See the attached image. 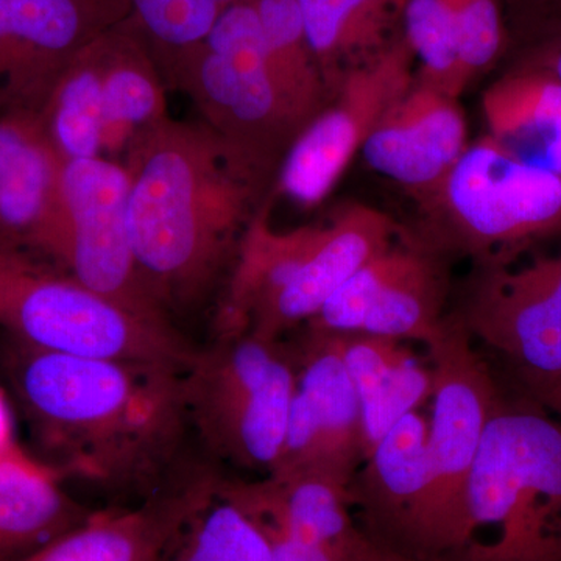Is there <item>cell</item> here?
I'll return each mask as SVG.
<instances>
[{
	"label": "cell",
	"instance_id": "5",
	"mask_svg": "<svg viewBox=\"0 0 561 561\" xmlns=\"http://www.w3.org/2000/svg\"><path fill=\"white\" fill-rule=\"evenodd\" d=\"M434 393L427 430V483L405 553L446 559L470 551L474 529L468 486L497 394L486 365L457 313L427 345Z\"/></svg>",
	"mask_w": 561,
	"mask_h": 561
},
{
	"label": "cell",
	"instance_id": "20",
	"mask_svg": "<svg viewBox=\"0 0 561 561\" xmlns=\"http://www.w3.org/2000/svg\"><path fill=\"white\" fill-rule=\"evenodd\" d=\"M220 493L251 516L279 524L346 561H370L371 541L351 518L350 486L309 472L220 482Z\"/></svg>",
	"mask_w": 561,
	"mask_h": 561
},
{
	"label": "cell",
	"instance_id": "3",
	"mask_svg": "<svg viewBox=\"0 0 561 561\" xmlns=\"http://www.w3.org/2000/svg\"><path fill=\"white\" fill-rule=\"evenodd\" d=\"M154 57L173 87L190 95L205 124L265 190L302 128L268 70L253 3L225 10L197 46Z\"/></svg>",
	"mask_w": 561,
	"mask_h": 561
},
{
	"label": "cell",
	"instance_id": "16",
	"mask_svg": "<svg viewBox=\"0 0 561 561\" xmlns=\"http://www.w3.org/2000/svg\"><path fill=\"white\" fill-rule=\"evenodd\" d=\"M220 482L198 472L130 511L91 513L22 561H164L184 527L216 497Z\"/></svg>",
	"mask_w": 561,
	"mask_h": 561
},
{
	"label": "cell",
	"instance_id": "22",
	"mask_svg": "<svg viewBox=\"0 0 561 561\" xmlns=\"http://www.w3.org/2000/svg\"><path fill=\"white\" fill-rule=\"evenodd\" d=\"M486 136L513 158L561 176V81L512 61L482 95Z\"/></svg>",
	"mask_w": 561,
	"mask_h": 561
},
{
	"label": "cell",
	"instance_id": "34",
	"mask_svg": "<svg viewBox=\"0 0 561 561\" xmlns=\"http://www.w3.org/2000/svg\"><path fill=\"white\" fill-rule=\"evenodd\" d=\"M513 61L548 70L561 81V21L515 47Z\"/></svg>",
	"mask_w": 561,
	"mask_h": 561
},
{
	"label": "cell",
	"instance_id": "29",
	"mask_svg": "<svg viewBox=\"0 0 561 561\" xmlns=\"http://www.w3.org/2000/svg\"><path fill=\"white\" fill-rule=\"evenodd\" d=\"M164 561H272L253 519L217 491L184 527Z\"/></svg>",
	"mask_w": 561,
	"mask_h": 561
},
{
	"label": "cell",
	"instance_id": "30",
	"mask_svg": "<svg viewBox=\"0 0 561 561\" xmlns=\"http://www.w3.org/2000/svg\"><path fill=\"white\" fill-rule=\"evenodd\" d=\"M402 36L419 66L421 83L456 99L470 87L448 0H405Z\"/></svg>",
	"mask_w": 561,
	"mask_h": 561
},
{
	"label": "cell",
	"instance_id": "23",
	"mask_svg": "<svg viewBox=\"0 0 561 561\" xmlns=\"http://www.w3.org/2000/svg\"><path fill=\"white\" fill-rule=\"evenodd\" d=\"M334 334L359 398L370 454L398 421L431 400L434 373L404 341L362 332Z\"/></svg>",
	"mask_w": 561,
	"mask_h": 561
},
{
	"label": "cell",
	"instance_id": "10",
	"mask_svg": "<svg viewBox=\"0 0 561 561\" xmlns=\"http://www.w3.org/2000/svg\"><path fill=\"white\" fill-rule=\"evenodd\" d=\"M415 68L401 36L379 57L346 72L284 157L276 179L280 194L306 208L323 202L382 117L411 90Z\"/></svg>",
	"mask_w": 561,
	"mask_h": 561
},
{
	"label": "cell",
	"instance_id": "31",
	"mask_svg": "<svg viewBox=\"0 0 561 561\" xmlns=\"http://www.w3.org/2000/svg\"><path fill=\"white\" fill-rule=\"evenodd\" d=\"M251 0H128L154 54L168 55L203 43L225 10Z\"/></svg>",
	"mask_w": 561,
	"mask_h": 561
},
{
	"label": "cell",
	"instance_id": "24",
	"mask_svg": "<svg viewBox=\"0 0 561 561\" xmlns=\"http://www.w3.org/2000/svg\"><path fill=\"white\" fill-rule=\"evenodd\" d=\"M102 157H124L146 128L168 119L164 87L149 39L135 21L103 32Z\"/></svg>",
	"mask_w": 561,
	"mask_h": 561
},
{
	"label": "cell",
	"instance_id": "15",
	"mask_svg": "<svg viewBox=\"0 0 561 561\" xmlns=\"http://www.w3.org/2000/svg\"><path fill=\"white\" fill-rule=\"evenodd\" d=\"M468 124L459 99L415 80L362 147L368 165L423 203L465 153Z\"/></svg>",
	"mask_w": 561,
	"mask_h": 561
},
{
	"label": "cell",
	"instance_id": "9",
	"mask_svg": "<svg viewBox=\"0 0 561 561\" xmlns=\"http://www.w3.org/2000/svg\"><path fill=\"white\" fill-rule=\"evenodd\" d=\"M60 213L41 254L88 289L144 319L171 323L139 271L128 227V175L122 161H65Z\"/></svg>",
	"mask_w": 561,
	"mask_h": 561
},
{
	"label": "cell",
	"instance_id": "6",
	"mask_svg": "<svg viewBox=\"0 0 561 561\" xmlns=\"http://www.w3.org/2000/svg\"><path fill=\"white\" fill-rule=\"evenodd\" d=\"M0 328L36 348L186 368L194 350L171 323L136 316L54 262L0 247Z\"/></svg>",
	"mask_w": 561,
	"mask_h": 561
},
{
	"label": "cell",
	"instance_id": "2",
	"mask_svg": "<svg viewBox=\"0 0 561 561\" xmlns=\"http://www.w3.org/2000/svg\"><path fill=\"white\" fill-rule=\"evenodd\" d=\"M128 227L147 286L165 309L205 297L264 190L208 125L171 117L124 153Z\"/></svg>",
	"mask_w": 561,
	"mask_h": 561
},
{
	"label": "cell",
	"instance_id": "8",
	"mask_svg": "<svg viewBox=\"0 0 561 561\" xmlns=\"http://www.w3.org/2000/svg\"><path fill=\"white\" fill-rule=\"evenodd\" d=\"M420 206L419 238L432 249L486 256L561 231V176L524 164L485 135Z\"/></svg>",
	"mask_w": 561,
	"mask_h": 561
},
{
	"label": "cell",
	"instance_id": "32",
	"mask_svg": "<svg viewBox=\"0 0 561 561\" xmlns=\"http://www.w3.org/2000/svg\"><path fill=\"white\" fill-rule=\"evenodd\" d=\"M468 83L490 72L512 49L505 0H448Z\"/></svg>",
	"mask_w": 561,
	"mask_h": 561
},
{
	"label": "cell",
	"instance_id": "33",
	"mask_svg": "<svg viewBox=\"0 0 561 561\" xmlns=\"http://www.w3.org/2000/svg\"><path fill=\"white\" fill-rule=\"evenodd\" d=\"M512 47L561 21V0H505Z\"/></svg>",
	"mask_w": 561,
	"mask_h": 561
},
{
	"label": "cell",
	"instance_id": "7",
	"mask_svg": "<svg viewBox=\"0 0 561 561\" xmlns=\"http://www.w3.org/2000/svg\"><path fill=\"white\" fill-rule=\"evenodd\" d=\"M295 382L289 346L251 332L217 335L184 368L187 423L214 456L268 474L286 440Z\"/></svg>",
	"mask_w": 561,
	"mask_h": 561
},
{
	"label": "cell",
	"instance_id": "27",
	"mask_svg": "<svg viewBox=\"0 0 561 561\" xmlns=\"http://www.w3.org/2000/svg\"><path fill=\"white\" fill-rule=\"evenodd\" d=\"M260 20L268 70L294 119L305 128L330 103L306 36L297 0H251Z\"/></svg>",
	"mask_w": 561,
	"mask_h": 561
},
{
	"label": "cell",
	"instance_id": "25",
	"mask_svg": "<svg viewBox=\"0 0 561 561\" xmlns=\"http://www.w3.org/2000/svg\"><path fill=\"white\" fill-rule=\"evenodd\" d=\"M60 483L24 449L0 459V561L27 559L91 515Z\"/></svg>",
	"mask_w": 561,
	"mask_h": 561
},
{
	"label": "cell",
	"instance_id": "13",
	"mask_svg": "<svg viewBox=\"0 0 561 561\" xmlns=\"http://www.w3.org/2000/svg\"><path fill=\"white\" fill-rule=\"evenodd\" d=\"M122 0H0V114H35L84 46L127 20Z\"/></svg>",
	"mask_w": 561,
	"mask_h": 561
},
{
	"label": "cell",
	"instance_id": "35",
	"mask_svg": "<svg viewBox=\"0 0 561 561\" xmlns=\"http://www.w3.org/2000/svg\"><path fill=\"white\" fill-rule=\"evenodd\" d=\"M21 449L14 435L13 413H11L9 398L5 391L0 389V459Z\"/></svg>",
	"mask_w": 561,
	"mask_h": 561
},
{
	"label": "cell",
	"instance_id": "21",
	"mask_svg": "<svg viewBox=\"0 0 561 561\" xmlns=\"http://www.w3.org/2000/svg\"><path fill=\"white\" fill-rule=\"evenodd\" d=\"M268 213L271 202L260 206L239 239L234 268L217 312V335L249 332L253 321L294 283L327 236V225L275 231Z\"/></svg>",
	"mask_w": 561,
	"mask_h": 561
},
{
	"label": "cell",
	"instance_id": "28",
	"mask_svg": "<svg viewBox=\"0 0 561 561\" xmlns=\"http://www.w3.org/2000/svg\"><path fill=\"white\" fill-rule=\"evenodd\" d=\"M102 35L70 61L39 114L65 161L102 157Z\"/></svg>",
	"mask_w": 561,
	"mask_h": 561
},
{
	"label": "cell",
	"instance_id": "11",
	"mask_svg": "<svg viewBox=\"0 0 561 561\" xmlns=\"http://www.w3.org/2000/svg\"><path fill=\"white\" fill-rule=\"evenodd\" d=\"M446 257L419 236H401L354 273L306 324L427 346L440 337L448 320Z\"/></svg>",
	"mask_w": 561,
	"mask_h": 561
},
{
	"label": "cell",
	"instance_id": "17",
	"mask_svg": "<svg viewBox=\"0 0 561 561\" xmlns=\"http://www.w3.org/2000/svg\"><path fill=\"white\" fill-rule=\"evenodd\" d=\"M398 232L394 221L371 206L351 203L339 210L319 249L249 332L278 341L284 332L308 323L354 273L389 249Z\"/></svg>",
	"mask_w": 561,
	"mask_h": 561
},
{
	"label": "cell",
	"instance_id": "14",
	"mask_svg": "<svg viewBox=\"0 0 561 561\" xmlns=\"http://www.w3.org/2000/svg\"><path fill=\"white\" fill-rule=\"evenodd\" d=\"M457 316L535 386L561 379V254L518 272L486 271Z\"/></svg>",
	"mask_w": 561,
	"mask_h": 561
},
{
	"label": "cell",
	"instance_id": "26",
	"mask_svg": "<svg viewBox=\"0 0 561 561\" xmlns=\"http://www.w3.org/2000/svg\"><path fill=\"white\" fill-rule=\"evenodd\" d=\"M306 36L330 98L346 72L402 36L405 0H297Z\"/></svg>",
	"mask_w": 561,
	"mask_h": 561
},
{
	"label": "cell",
	"instance_id": "36",
	"mask_svg": "<svg viewBox=\"0 0 561 561\" xmlns=\"http://www.w3.org/2000/svg\"><path fill=\"white\" fill-rule=\"evenodd\" d=\"M370 561H451L446 559H420V557L408 556L393 551V549L382 548L371 541Z\"/></svg>",
	"mask_w": 561,
	"mask_h": 561
},
{
	"label": "cell",
	"instance_id": "4",
	"mask_svg": "<svg viewBox=\"0 0 561 561\" xmlns=\"http://www.w3.org/2000/svg\"><path fill=\"white\" fill-rule=\"evenodd\" d=\"M472 529L496 530L463 561H561V424L497 398L468 486Z\"/></svg>",
	"mask_w": 561,
	"mask_h": 561
},
{
	"label": "cell",
	"instance_id": "18",
	"mask_svg": "<svg viewBox=\"0 0 561 561\" xmlns=\"http://www.w3.org/2000/svg\"><path fill=\"white\" fill-rule=\"evenodd\" d=\"M62 164L39 116L0 114V247L39 253L60 213Z\"/></svg>",
	"mask_w": 561,
	"mask_h": 561
},
{
	"label": "cell",
	"instance_id": "37",
	"mask_svg": "<svg viewBox=\"0 0 561 561\" xmlns=\"http://www.w3.org/2000/svg\"><path fill=\"white\" fill-rule=\"evenodd\" d=\"M538 389L542 391V398L552 405L557 412L561 413V379L549 383H542L538 386Z\"/></svg>",
	"mask_w": 561,
	"mask_h": 561
},
{
	"label": "cell",
	"instance_id": "12",
	"mask_svg": "<svg viewBox=\"0 0 561 561\" xmlns=\"http://www.w3.org/2000/svg\"><path fill=\"white\" fill-rule=\"evenodd\" d=\"M290 350L297 382L283 451L268 474L309 472L350 486L368 448L337 335L308 328Z\"/></svg>",
	"mask_w": 561,
	"mask_h": 561
},
{
	"label": "cell",
	"instance_id": "19",
	"mask_svg": "<svg viewBox=\"0 0 561 561\" xmlns=\"http://www.w3.org/2000/svg\"><path fill=\"white\" fill-rule=\"evenodd\" d=\"M427 430L430 421L419 411L405 415L376 443L350 483L365 535L382 548L408 551L427 483Z\"/></svg>",
	"mask_w": 561,
	"mask_h": 561
},
{
	"label": "cell",
	"instance_id": "1",
	"mask_svg": "<svg viewBox=\"0 0 561 561\" xmlns=\"http://www.w3.org/2000/svg\"><path fill=\"white\" fill-rule=\"evenodd\" d=\"M3 367L39 459L60 479L133 486L160 474L187 423L184 368L77 356L9 337Z\"/></svg>",
	"mask_w": 561,
	"mask_h": 561
},
{
	"label": "cell",
	"instance_id": "38",
	"mask_svg": "<svg viewBox=\"0 0 561 561\" xmlns=\"http://www.w3.org/2000/svg\"><path fill=\"white\" fill-rule=\"evenodd\" d=\"M122 2H127L128 3V0H122Z\"/></svg>",
	"mask_w": 561,
	"mask_h": 561
}]
</instances>
